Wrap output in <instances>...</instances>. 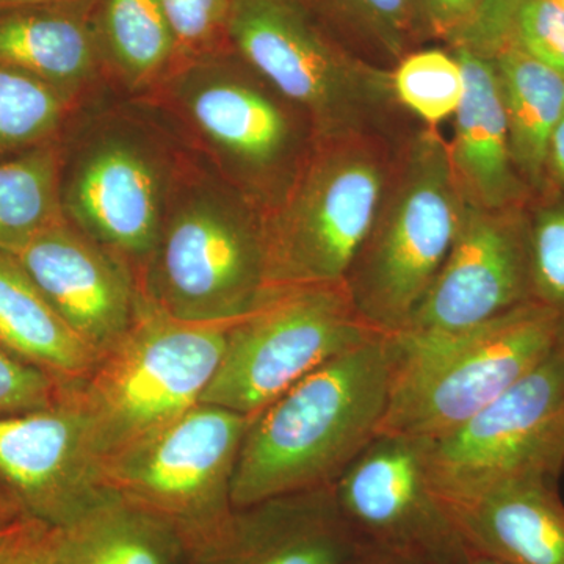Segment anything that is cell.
<instances>
[{"label":"cell","instance_id":"cell-30","mask_svg":"<svg viewBox=\"0 0 564 564\" xmlns=\"http://www.w3.org/2000/svg\"><path fill=\"white\" fill-rule=\"evenodd\" d=\"M181 55H204L226 39L231 0H159ZM228 40V39H226Z\"/></svg>","mask_w":564,"mask_h":564},{"label":"cell","instance_id":"cell-27","mask_svg":"<svg viewBox=\"0 0 564 564\" xmlns=\"http://www.w3.org/2000/svg\"><path fill=\"white\" fill-rule=\"evenodd\" d=\"M68 98L50 82L0 65V151L50 143L65 118Z\"/></svg>","mask_w":564,"mask_h":564},{"label":"cell","instance_id":"cell-16","mask_svg":"<svg viewBox=\"0 0 564 564\" xmlns=\"http://www.w3.org/2000/svg\"><path fill=\"white\" fill-rule=\"evenodd\" d=\"M162 184L133 144L107 141L77 166L65 207L85 232L120 254L147 258L161 236Z\"/></svg>","mask_w":564,"mask_h":564},{"label":"cell","instance_id":"cell-17","mask_svg":"<svg viewBox=\"0 0 564 564\" xmlns=\"http://www.w3.org/2000/svg\"><path fill=\"white\" fill-rule=\"evenodd\" d=\"M445 507L473 554L505 564H564V503L552 475H511Z\"/></svg>","mask_w":564,"mask_h":564},{"label":"cell","instance_id":"cell-40","mask_svg":"<svg viewBox=\"0 0 564 564\" xmlns=\"http://www.w3.org/2000/svg\"><path fill=\"white\" fill-rule=\"evenodd\" d=\"M61 2V0H0V10L17 9V7L40 6V3Z\"/></svg>","mask_w":564,"mask_h":564},{"label":"cell","instance_id":"cell-2","mask_svg":"<svg viewBox=\"0 0 564 564\" xmlns=\"http://www.w3.org/2000/svg\"><path fill=\"white\" fill-rule=\"evenodd\" d=\"M563 328L554 311L527 303L462 332L388 334L391 391L380 433L454 432L543 361Z\"/></svg>","mask_w":564,"mask_h":564},{"label":"cell","instance_id":"cell-28","mask_svg":"<svg viewBox=\"0 0 564 564\" xmlns=\"http://www.w3.org/2000/svg\"><path fill=\"white\" fill-rule=\"evenodd\" d=\"M397 98L430 124L447 120L462 102L464 76L455 55L440 50L410 52L391 76Z\"/></svg>","mask_w":564,"mask_h":564},{"label":"cell","instance_id":"cell-5","mask_svg":"<svg viewBox=\"0 0 564 564\" xmlns=\"http://www.w3.org/2000/svg\"><path fill=\"white\" fill-rule=\"evenodd\" d=\"M250 415L198 403L101 466V485L173 527L195 551L231 518Z\"/></svg>","mask_w":564,"mask_h":564},{"label":"cell","instance_id":"cell-43","mask_svg":"<svg viewBox=\"0 0 564 564\" xmlns=\"http://www.w3.org/2000/svg\"><path fill=\"white\" fill-rule=\"evenodd\" d=\"M549 2L554 3V6L560 7V9L564 10V0H549Z\"/></svg>","mask_w":564,"mask_h":564},{"label":"cell","instance_id":"cell-32","mask_svg":"<svg viewBox=\"0 0 564 564\" xmlns=\"http://www.w3.org/2000/svg\"><path fill=\"white\" fill-rule=\"evenodd\" d=\"M65 386L44 370L0 350V415L51 406L61 399Z\"/></svg>","mask_w":564,"mask_h":564},{"label":"cell","instance_id":"cell-34","mask_svg":"<svg viewBox=\"0 0 564 564\" xmlns=\"http://www.w3.org/2000/svg\"><path fill=\"white\" fill-rule=\"evenodd\" d=\"M0 564H57L54 527L22 518L0 541Z\"/></svg>","mask_w":564,"mask_h":564},{"label":"cell","instance_id":"cell-7","mask_svg":"<svg viewBox=\"0 0 564 564\" xmlns=\"http://www.w3.org/2000/svg\"><path fill=\"white\" fill-rule=\"evenodd\" d=\"M226 39L329 135L351 131L391 85V77L348 50L306 0H231Z\"/></svg>","mask_w":564,"mask_h":564},{"label":"cell","instance_id":"cell-41","mask_svg":"<svg viewBox=\"0 0 564 564\" xmlns=\"http://www.w3.org/2000/svg\"><path fill=\"white\" fill-rule=\"evenodd\" d=\"M466 564H505L502 562H497V560L489 558V556L473 554L470 558L467 560Z\"/></svg>","mask_w":564,"mask_h":564},{"label":"cell","instance_id":"cell-29","mask_svg":"<svg viewBox=\"0 0 564 564\" xmlns=\"http://www.w3.org/2000/svg\"><path fill=\"white\" fill-rule=\"evenodd\" d=\"M529 258L533 303L564 322V207L538 215L529 229Z\"/></svg>","mask_w":564,"mask_h":564},{"label":"cell","instance_id":"cell-3","mask_svg":"<svg viewBox=\"0 0 564 564\" xmlns=\"http://www.w3.org/2000/svg\"><path fill=\"white\" fill-rule=\"evenodd\" d=\"M229 325L176 321L140 293L124 336L88 377L69 384L99 473L111 456L202 402L220 366Z\"/></svg>","mask_w":564,"mask_h":564},{"label":"cell","instance_id":"cell-14","mask_svg":"<svg viewBox=\"0 0 564 564\" xmlns=\"http://www.w3.org/2000/svg\"><path fill=\"white\" fill-rule=\"evenodd\" d=\"M11 256L99 358L132 325L140 292L131 274L66 220L33 237Z\"/></svg>","mask_w":564,"mask_h":564},{"label":"cell","instance_id":"cell-25","mask_svg":"<svg viewBox=\"0 0 564 564\" xmlns=\"http://www.w3.org/2000/svg\"><path fill=\"white\" fill-rule=\"evenodd\" d=\"M62 221L61 166L52 144L0 162V251L13 254Z\"/></svg>","mask_w":564,"mask_h":564},{"label":"cell","instance_id":"cell-33","mask_svg":"<svg viewBox=\"0 0 564 564\" xmlns=\"http://www.w3.org/2000/svg\"><path fill=\"white\" fill-rule=\"evenodd\" d=\"M524 0H485L477 18L456 40L455 47L492 58L513 39L516 14Z\"/></svg>","mask_w":564,"mask_h":564},{"label":"cell","instance_id":"cell-21","mask_svg":"<svg viewBox=\"0 0 564 564\" xmlns=\"http://www.w3.org/2000/svg\"><path fill=\"white\" fill-rule=\"evenodd\" d=\"M0 350L62 383L84 380L99 361L20 262L0 251Z\"/></svg>","mask_w":564,"mask_h":564},{"label":"cell","instance_id":"cell-26","mask_svg":"<svg viewBox=\"0 0 564 564\" xmlns=\"http://www.w3.org/2000/svg\"><path fill=\"white\" fill-rule=\"evenodd\" d=\"M348 50H367L402 61L422 32L413 0H306Z\"/></svg>","mask_w":564,"mask_h":564},{"label":"cell","instance_id":"cell-35","mask_svg":"<svg viewBox=\"0 0 564 564\" xmlns=\"http://www.w3.org/2000/svg\"><path fill=\"white\" fill-rule=\"evenodd\" d=\"M422 32L452 44L469 29L485 0H413Z\"/></svg>","mask_w":564,"mask_h":564},{"label":"cell","instance_id":"cell-19","mask_svg":"<svg viewBox=\"0 0 564 564\" xmlns=\"http://www.w3.org/2000/svg\"><path fill=\"white\" fill-rule=\"evenodd\" d=\"M98 0H61L0 10V65L50 82L70 95L102 57L95 32Z\"/></svg>","mask_w":564,"mask_h":564},{"label":"cell","instance_id":"cell-8","mask_svg":"<svg viewBox=\"0 0 564 564\" xmlns=\"http://www.w3.org/2000/svg\"><path fill=\"white\" fill-rule=\"evenodd\" d=\"M140 293L176 321H240L270 293L262 232L218 199H193L161 231Z\"/></svg>","mask_w":564,"mask_h":564},{"label":"cell","instance_id":"cell-20","mask_svg":"<svg viewBox=\"0 0 564 564\" xmlns=\"http://www.w3.org/2000/svg\"><path fill=\"white\" fill-rule=\"evenodd\" d=\"M188 69L184 101L204 135L232 158L254 166L280 159L289 143V122L267 96L237 79L209 54Z\"/></svg>","mask_w":564,"mask_h":564},{"label":"cell","instance_id":"cell-31","mask_svg":"<svg viewBox=\"0 0 564 564\" xmlns=\"http://www.w3.org/2000/svg\"><path fill=\"white\" fill-rule=\"evenodd\" d=\"M516 46L564 77V10L549 0H524L516 14Z\"/></svg>","mask_w":564,"mask_h":564},{"label":"cell","instance_id":"cell-39","mask_svg":"<svg viewBox=\"0 0 564 564\" xmlns=\"http://www.w3.org/2000/svg\"><path fill=\"white\" fill-rule=\"evenodd\" d=\"M22 518H29V516L24 514L17 500L0 486V525L13 524Z\"/></svg>","mask_w":564,"mask_h":564},{"label":"cell","instance_id":"cell-11","mask_svg":"<svg viewBox=\"0 0 564 564\" xmlns=\"http://www.w3.org/2000/svg\"><path fill=\"white\" fill-rule=\"evenodd\" d=\"M332 488L345 521L367 547L423 564H466L473 555L430 484L419 437L378 433Z\"/></svg>","mask_w":564,"mask_h":564},{"label":"cell","instance_id":"cell-38","mask_svg":"<svg viewBox=\"0 0 564 564\" xmlns=\"http://www.w3.org/2000/svg\"><path fill=\"white\" fill-rule=\"evenodd\" d=\"M356 564H423L408 556L381 551V549L367 547Z\"/></svg>","mask_w":564,"mask_h":564},{"label":"cell","instance_id":"cell-22","mask_svg":"<svg viewBox=\"0 0 564 564\" xmlns=\"http://www.w3.org/2000/svg\"><path fill=\"white\" fill-rule=\"evenodd\" d=\"M57 564H188L191 549L172 525L107 491L70 524L55 529Z\"/></svg>","mask_w":564,"mask_h":564},{"label":"cell","instance_id":"cell-1","mask_svg":"<svg viewBox=\"0 0 564 564\" xmlns=\"http://www.w3.org/2000/svg\"><path fill=\"white\" fill-rule=\"evenodd\" d=\"M388 334L332 359L251 419L232 507L333 486L378 433L391 391Z\"/></svg>","mask_w":564,"mask_h":564},{"label":"cell","instance_id":"cell-15","mask_svg":"<svg viewBox=\"0 0 564 564\" xmlns=\"http://www.w3.org/2000/svg\"><path fill=\"white\" fill-rule=\"evenodd\" d=\"M366 549L326 486L234 508L188 564H356Z\"/></svg>","mask_w":564,"mask_h":564},{"label":"cell","instance_id":"cell-37","mask_svg":"<svg viewBox=\"0 0 564 564\" xmlns=\"http://www.w3.org/2000/svg\"><path fill=\"white\" fill-rule=\"evenodd\" d=\"M547 166L564 182V117L556 126L549 147Z\"/></svg>","mask_w":564,"mask_h":564},{"label":"cell","instance_id":"cell-12","mask_svg":"<svg viewBox=\"0 0 564 564\" xmlns=\"http://www.w3.org/2000/svg\"><path fill=\"white\" fill-rule=\"evenodd\" d=\"M0 481L29 518L62 529L109 491L70 386L47 408L0 415Z\"/></svg>","mask_w":564,"mask_h":564},{"label":"cell","instance_id":"cell-9","mask_svg":"<svg viewBox=\"0 0 564 564\" xmlns=\"http://www.w3.org/2000/svg\"><path fill=\"white\" fill-rule=\"evenodd\" d=\"M383 181L359 152L315 162L262 229L270 291L345 284L377 221Z\"/></svg>","mask_w":564,"mask_h":564},{"label":"cell","instance_id":"cell-36","mask_svg":"<svg viewBox=\"0 0 564 564\" xmlns=\"http://www.w3.org/2000/svg\"><path fill=\"white\" fill-rule=\"evenodd\" d=\"M545 473L552 477L558 478L564 467V411L558 423H556L551 443H549L547 454L544 459Z\"/></svg>","mask_w":564,"mask_h":564},{"label":"cell","instance_id":"cell-13","mask_svg":"<svg viewBox=\"0 0 564 564\" xmlns=\"http://www.w3.org/2000/svg\"><path fill=\"white\" fill-rule=\"evenodd\" d=\"M527 303L529 231L511 215L466 206L452 250L404 329L462 332Z\"/></svg>","mask_w":564,"mask_h":564},{"label":"cell","instance_id":"cell-4","mask_svg":"<svg viewBox=\"0 0 564 564\" xmlns=\"http://www.w3.org/2000/svg\"><path fill=\"white\" fill-rule=\"evenodd\" d=\"M356 313L345 284L280 289L228 326L202 402L254 417L323 364L380 336Z\"/></svg>","mask_w":564,"mask_h":564},{"label":"cell","instance_id":"cell-42","mask_svg":"<svg viewBox=\"0 0 564 564\" xmlns=\"http://www.w3.org/2000/svg\"><path fill=\"white\" fill-rule=\"evenodd\" d=\"M20 521H21V519H20ZM17 524H18V521L13 522V524L0 525V541H2L3 538H6L7 534H9L11 532V530H13V527Z\"/></svg>","mask_w":564,"mask_h":564},{"label":"cell","instance_id":"cell-6","mask_svg":"<svg viewBox=\"0 0 564 564\" xmlns=\"http://www.w3.org/2000/svg\"><path fill=\"white\" fill-rule=\"evenodd\" d=\"M452 158L436 137L415 147L402 192L345 280L356 313L381 334L406 328L455 242L464 209Z\"/></svg>","mask_w":564,"mask_h":564},{"label":"cell","instance_id":"cell-24","mask_svg":"<svg viewBox=\"0 0 564 564\" xmlns=\"http://www.w3.org/2000/svg\"><path fill=\"white\" fill-rule=\"evenodd\" d=\"M93 20L102 57L133 84L163 73L181 55L159 0H98Z\"/></svg>","mask_w":564,"mask_h":564},{"label":"cell","instance_id":"cell-18","mask_svg":"<svg viewBox=\"0 0 564 564\" xmlns=\"http://www.w3.org/2000/svg\"><path fill=\"white\" fill-rule=\"evenodd\" d=\"M464 76L462 102L455 111V143L451 152L456 180L488 210L510 206L524 191L511 155L510 131L491 58L455 47Z\"/></svg>","mask_w":564,"mask_h":564},{"label":"cell","instance_id":"cell-23","mask_svg":"<svg viewBox=\"0 0 564 564\" xmlns=\"http://www.w3.org/2000/svg\"><path fill=\"white\" fill-rule=\"evenodd\" d=\"M492 61L502 88L516 170L538 184L547 169L552 135L564 117V77L527 55L513 41Z\"/></svg>","mask_w":564,"mask_h":564},{"label":"cell","instance_id":"cell-10","mask_svg":"<svg viewBox=\"0 0 564 564\" xmlns=\"http://www.w3.org/2000/svg\"><path fill=\"white\" fill-rule=\"evenodd\" d=\"M563 411L564 328L555 347L518 383L454 432L423 440L434 491L454 505L511 475L545 473V454Z\"/></svg>","mask_w":564,"mask_h":564}]
</instances>
